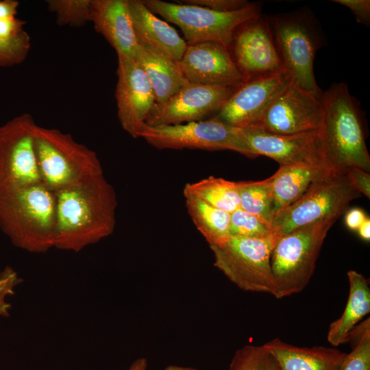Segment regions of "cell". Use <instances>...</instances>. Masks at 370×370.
Returning a JSON list of instances; mask_svg holds the SVG:
<instances>
[{"label": "cell", "instance_id": "6da1fadb", "mask_svg": "<svg viewBox=\"0 0 370 370\" xmlns=\"http://www.w3.org/2000/svg\"><path fill=\"white\" fill-rule=\"evenodd\" d=\"M54 193L55 247L78 252L113 233L117 199L103 174Z\"/></svg>", "mask_w": 370, "mask_h": 370}, {"label": "cell", "instance_id": "7a4b0ae2", "mask_svg": "<svg viewBox=\"0 0 370 370\" xmlns=\"http://www.w3.org/2000/svg\"><path fill=\"white\" fill-rule=\"evenodd\" d=\"M322 119L318 130L325 158L336 171L349 167L370 170L362 116L345 83L332 84L321 97Z\"/></svg>", "mask_w": 370, "mask_h": 370}, {"label": "cell", "instance_id": "3957f363", "mask_svg": "<svg viewBox=\"0 0 370 370\" xmlns=\"http://www.w3.org/2000/svg\"><path fill=\"white\" fill-rule=\"evenodd\" d=\"M0 227L17 247L47 251L54 247V192L42 182L0 190Z\"/></svg>", "mask_w": 370, "mask_h": 370}, {"label": "cell", "instance_id": "277c9868", "mask_svg": "<svg viewBox=\"0 0 370 370\" xmlns=\"http://www.w3.org/2000/svg\"><path fill=\"white\" fill-rule=\"evenodd\" d=\"M34 142L41 182L53 192L103 174L97 153L69 134L36 125Z\"/></svg>", "mask_w": 370, "mask_h": 370}, {"label": "cell", "instance_id": "5b68a950", "mask_svg": "<svg viewBox=\"0 0 370 370\" xmlns=\"http://www.w3.org/2000/svg\"><path fill=\"white\" fill-rule=\"evenodd\" d=\"M267 16L285 71L300 86L321 99L323 91L313 71L315 54L323 42L318 21L308 9Z\"/></svg>", "mask_w": 370, "mask_h": 370}, {"label": "cell", "instance_id": "8992f818", "mask_svg": "<svg viewBox=\"0 0 370 370\" xmlns=\"http://www.w3.org/2000/svg\"><path fill=\"white\" fill-rule=\"evenodd\" d=\"M336 221H319L278 238L271 257L275 298L291 296L306 287L327 234Z\"/></svg>", "mask_w": 370, "mask_h": 370}, {"label": "cell", "instance_id": "52a82bcc", "mask_svg": "<svg viewBox=\"0 0 370 370\" xmlns=\"http://www.w3.org/2000/svg\"><path fill=\"white\" fill-rule=\"evenodd\" d=\"M147 8L182 31L187 45L216 42L229 48L238 28L261 14V6L251 3L232 12H218L207 8L176 1L143 0Z\"/></svg>", "mask_w": 370, "mask_h": 370}, {"label": "cell", "instance_id": "ba28073f", "mask_svg": "<svg viewBox=\"0 0 370 370\" xmlns=\"http://www.w3.org/2000/svg\"><path fill=\"white\" fill-rule=\"evenodd\" d=\"M360 196L346 171L333 172L275 215L271 224L273 234L279 238L319 221L337 220L349 203Z\"/></svg>", "mask_w": 370, "mask_h": 370}, {"label": "cell", "instance_id": "9c48e42d", "mask_svg": "<svg viewBox=\"0 0 370 370\" xmlns=\"http://www.w3.org/2000/svg\"><path fill=\"white\" fill-rule=\"evenodd\" d=\"M278 238L274 234L266 238L230 236L223 244L210 245L214 265L240 289L273 296L271 257Z\"/></svg>", "mask_w": 370, "mask_h": 370}, {"label": "cell", "instance_id": "30bf717a", "mask_svg": "<svg viewBox=\"0 0 370 370\" xmlns=\"http://www.w3.org/2000/svg\"><path fill=\"white\" fill-rule=\"evenodd\" d=\"M137 138H143L158 149L230 150L255 158L240 127L213 119L159 126L144 123L137 133Z\"/></svg>", "mask_w": 370, "mask_h": 370}, {"label": "cell", "instance_id": "8fae6325", "mask_svg": "<svg viewBox=\"0 0 370 370\" xmlns=\"http://www.w3.org/2000/svg\"><path fill=\"white\" fill-rule=\"evenodd\" d=\"M36 126L28 114L0 126V190L42 182L34 149Z\"/></svg>", "mask_w": 370, "mask_h": 370}, {"label": "cell", "instance_id": "7c38bea8", "mask_svg": "<svg viewBox=\"0 0 370 370\" xmlns=\"http://www.w3.org/2000/svg\"><path fill=\"white\" fill-rule=\"evenodd\" d=\"M228 50L245 81L285 71L262 14L238 28Z\"/></svg>", "mask_w": 370, "mask_h": 370}, {"label": "cell", "instance_id": "4fadbf2b", "mask_svg": "<svg viewBox=\"0 0 370 370\" xmlns=\"http://www.w3.org/2000/svg\"><path fill=\"white\" fill-rule=\"evenodd\" d=\"M321 99L293 80L252 126L267 133L291 135L318 130L322 119Z\"/></svg>", "mask_w": 370, "mask_h": 370}, {"label": "cell", "instance_id": "5bb4252c", "mask_svg": "<svg viewBox=\"0 0 370 370\" xmlns=\"http://www.w3.org/2000/svg\"><path fill=\"white\" fill-rule=\"evenodd\" d=\"M293 80L286 71L247 80L211 119L240 128L254 125Z\"/></svg>", "mask_w": 370, "mask_h": 370}, {"label": "cell", "instance_id": "9a60e30c", "mask_svg": "<svg viewBox=\"0 0 370 370\" xmlns=\"http://www.w3.org/2000/svg\"><path fill=\"white\" fill-rule=\"evenodd\" d=\"M236 88L188 83L165 102L156 103L145 123L176 125L212 117Z\"/></svg>", "mask_w": 370, "mask_h": 370}, {"label": "cell", "instance_id": "2e32d148", "mask_svg": "<svg viewBox=\"0 0 370 370\" xmlns=\"http://www.w3.org/2000/svg\"><path fill=\"white\" fill-rule=\"evenodd\" d=\"M241 129L255 158L264 156L280 165H310L332 169L325 158L318 130L278 135L254 127Z\"/></svg>", "mask_w": 370, "mask_h": 370}, {"label": "cell", "instance_id": "e0dca14e", "mask_svg": "<svg viewBox=\"0 0 370 370\" xmlns=\"http://www.w3.org/2000/svg\"><path fill=\"white\" fill-rule=\"evenodd\" d=\"M117 56L115 98L118 119L123 130L136 138L157 103L151 85L140 65L132 58Z\"/></svg>", "mask_w": 370, "mask_h": 370}, {"label": "cell", "instance_id": "ac0fdd59", "mask_svg": "<svg viewBox=\"0 0 370 370\" xmlns=\"http://www.w3.org/2000/svg\"><path fill=\"white\" fill-rule=\"evenodd\" d=\"M177 63L189 83L236 88L245 82L228 49L219 42L187 45Z\"/></svg>", "mask_w": 370, "mask_h": 370}, {"label": "cell", "instance_id": "d6986e66", "mask_svg": "<svg viewBox=\"0 0 370 370\" xmlns=\"http://www.w3.org/2000/svg\"><path fill=\"white\" fill-rule=\"evenodd\" d=\"M90 21L115 49L117 56L133 59L138 43L127 0H92Z\"/></svg>", "mask_w": 370, "mask_h": 370}, {"label": "cell", "instance_id": "ffe728a7", "mask_svg": "<svg viewBox=\"0 0 370 370\" xmlns=\"http://www.w3.org/2000/svg\"><path fill=\"white\" fill-rule=\"evenodd\" d=\"M138 44L158 49L178 62L187 44L166 21L159 18L140 0H127Z\"/></svg>", "mask_w": 370, "mask_h": 370}, {"label": "cell", "instance_id": "44dd1931", "mask_svg": "<svg viewBox=\"0 0 370 370\" xmlns=\"http://www.w3.org/2000/svg\"><path fill=\"white\" fill-rule=\"evenodd\" d=\"M264 347L276 360L280 370H339L347 353L334 347H303L274 338Z\"/></svg>", "mask_w": 370, "mask_h": 370}, {"label": "cell", "instance_id": "7402d4cb", "mask_svg": "<svg viewBox=\"0 0 370 370\" xmlns=\"http://www.w3.org/2000/svg\"><path fill=\"white\" fill-rule=\"evenodd\" d=\"M133 60L147 75L158 104L165 102L189 83L178 63L158 49L138 44Z\"/></svg>", "mask_w": 370, "mask_h": 370}, {"label": "cell", "instance_id": "603a6c76", "mask_svg": "<svg viewBox=\"0 0 370 370\" xmlns=\"http://www.w3.org/2000/svg\"><path fill=\"white\" fill-rule=\"evenodd\" d=\"M336 171L310 165H280L272 176L275 215L299 199L316 182Z\"/></svg>", "mask_w": 370, "mask_h": 370}, {"label": "cell", "instance_id": "cb8c5ba5", "mask_svg": "<svg viewBox=\"0 0 370 370\" xmlns=\"http://www.w3.org/2000/svg\"><path fill=\"white\" fill-rule=\"evenodd\" d=\"M349 295L345 309L339 318L330 323L327 339L336 347L347 342L351 331L370 312L369 280L354 270L347 272Z\"/></svg>", "mask_w": 370, "mask_h": 370}, {"label": "cell", "instance_id": "d4e9b609", "mask_svg": "<svg viewBox=\"0 0 370 370\" xmlns=\"http://www.w3.org/2000/svg\"><path fill=\"white\" fill-rule=\"evenodd\" d=\"M185 204L194 225L210 245L223 244L230 238V214L189 195Z\"/></svg>", "mask_w": 370, "mask_h": 370}, {"label": "cell", "instance_id": "484cf974", "mask_svg": "<svg viewBox=\"0 0 370 370\" xmlns=\"http://www.w3.org/2000/svg\"><path fill=\"white\" fill-rule=\"evenodd\" d=\"M183 194L196 197L230 214L240 208L238 182L210 176L186 184Z\"/></svg>", "mask_w": 370, "mask_h": 370}, {"label": "cell", "instance_id": "4316f807", "mask_svg": "<svg viewBox=\"0 0 370 370\" xmlns=\"http://www.w3.org/2000/svg\"><path fill=\"white\" fill-rule=\"evenodd\" d=\"M272 176L260 181L238 182L240 208L252 214L271 227L274 212Z\"/></svg>", "mask_w": 370, "mask_h": 370}, {"label": "cell", "instance_id": "83f0119b", "mask_svg": "<svg viewBox=\"0 0 370 370\" xmlns=\"http://www.w3.org/2000/svg\"><path fill=\"white\" fill-rule=\"evenodd\" d=\"M347 342L352 351L339 370H370V319L359 323L349 333Z\"/></svg>", "mask_w": 370, "mask_h": 370}, {"label": "cell", "instance_id": "f1b7e54d", "mask_svg": "<svg viewBox=\"0 0 370 370\" xmlns=\"http://www.w3.org/2000/svg\"><path fill=\"white\" fill-rule=\"evenodd\" d=\"M230 370H280L273 355L262 345H245L237 349Z\"/></svg>", "mask_w": 370, "mask_h": 370}, {"label": "cell", "instance_id": "f546056e", "mask_svg": "<svg viewBox=\"0 0 370 370\" xmlns=\"http://www.w3.org/2000/svg\"><path fill=\"white\" fill-rule=\"evenodd\" d=\"M92 0H51L49 9L60 25L79 26L90 21Z\"/></svg>", "mask_w": 370, "mask_h": 370}, {"label": "cell", "instance_id": "4dcf8cb0", "mask_svg": "<svg viewBox=\"0 0 370 370\" xmlns=\"http://www.w3.org/2000/svg\"><path fill=\"white\" fill-rule=\"evenodd\" d=\"M231 236L266 238L273 235L271 227L258 217L241 208L230 214Z\"/></svg>", "mask_w": 370, "mask_h": 370}, {"label": "cell", "instance_id": "1f68e13d", "mask_svg": "<svg viewBox=\"0 0 370 370\" xmlns=\"http://www.w3.org/2000/svg\"><path fill=\"white\" fill-rule=\"evenodd\" d=\"M29 47L30 39L25 31L12 39L0 38V66L21 62L25 58Z\"/></svg>", "mask_w": 370, "mask_h": 370}, {"label": "cell", "instance_id": "d6a6232c", "mask_svg": "<svg viewBox=\"0 0 370 370\" xmlns=\"http://www.w3.org/2000/svg\"><path fill=\"white\" fill-rule=\"evenodd\" d=\"M22 282L18 273L10 267L0 272V316L8 317L11 305L6 297L14 293L15 287Z\"/></svg>", "mask_w": 370, "mask_h": 370}, {"label": "cell", "instance_id": "836d02e7", "mask_svg": "<svg viewBox=\"0 0 370 370\" xmlns=\"http://www.w3.org/2000/svg\"><path fill=\"white\" fill-rule=\"evenodd\" d=\"M179 2L201 6L218 12L236 11L251 3L245 0H182Z\"/></svg>", "mask_w": 370, "mask_h": 370}, {"label": "cell", "instance_id": "e575fe53", "mask_svg": "<svg viewBox=\"0 0 370 370\" xmlns=\"http://www.w3.org/2000/svg\"><path fill=\"white\" fill-rule=\"evenodd\" d=\"M335 3L348 8L357 22L368 25L370 23L369 0H334Z\"/></svg>", "mask_w": 370, "mask_h": 370}, {"label": "cell", "instance_id": "d590c367", "mask_svg": "<svg viewBox=\"0 0 370 370\" xmlns=\"http://www.w3.org/2000/svg\"><path fill=\"white\" fill-rule=\"evenodd\" d=\"M354 186L362 195L370 198L369 173L358 167H349L345 169Z\"/></svg>", "mask_w": 370, "mask_h": 370}, {"label": "cell", "instance_id": "8d00e7d4", "mask_svg": "<svg viewBox=\"0 0 370 370\" xmlns=\"http://www.w3.org/2000/svg\"><path fill=\"white\" fill-rule=\"evenodd\" d=\"M366 218L367 217L362 210L354 208L346 213L345 221L349 229L357 230Z\"/></svg>", "mask_w": 370, "mask_h": 370}, {"label": "cell", "instance_id": "74e56055", "mask_svg": "<svg viewBox=\"0 0 370 370\" xmlns=\"http://www.w3.org/2000/svg\"><path fill=\"white\" fill-rule=\"evenodd\" d=\"M358 232L360 236L365 241H369L370 239V219L366 218L358 228Z\"/></svg>", "mask_w": 370, "mask_h": 370}, {"label": "cell", "instance_id": "f35d334b", "mask_svg": "<svg viewBox=\"0 0 370 370\" xmlns=\"http://www.w3.org/2000/svg\"><path fill=\"white\" fill-rule=\"evenodd\" d=\"M147 360L145 358H138L132 362L127 370H147Z\"/></svg>", "mask_w": 370, "mask_h": 370}, {"label": "cell", "instance_id": "ab89813d", "mask_svg": "<svg viewBox=\"0 0 370 370\" xmlns=\"http://www.w3.org/2000/svg\"><path fill=\"white\" fill-rule=\"evenodd\" d=\"M164 370H197L193 367H183L175 365H171L164 368Z\"/></svg>", "mask_w": 370, "mask_h": 370}]
</instances>
